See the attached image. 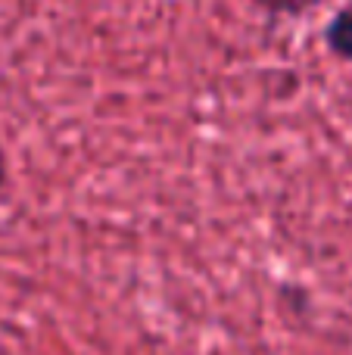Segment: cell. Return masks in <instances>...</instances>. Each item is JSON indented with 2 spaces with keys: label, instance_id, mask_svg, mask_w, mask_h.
<instances>
[{
  "label": "cell",
  "instance_id": "3",
  "mask_svg": "<svg viewBox=\"0 0 352 355\" xmlns=\"http://www.w3.org/2000/svg\"><path fill=\"white\" fill-rule=\"evenodd\" d=\"M3 184H6V153L0 147V190H3Z\"/></svg>",
  "mask_w": 352,
  "mask_h": 355
},
{
  "label": "cell",
  "instance_id": "1",
  "mask_svg": "<svg viewBox=\"0 0 352 355\" xmlns=\"http://www.w3.org/2000/svg\"><path fill=\"white\" fill-rule=\"evenodd\" d=\"M324 47L343 62H352V3L337 10L324 28Z\"/></svg>",
  "mask_w": 352,
  "mask_h": 355
},
{
  "label": "cell",
  "instance_id": "2",
  "mask_svg": "<svg viewBox=\"0 0 352 355\" xmlns=\"http://www.w3.org/2000/svg\"><path fill=\"white\" fill-rule=\"evenodd\" d=\"M249 3L265 10L268 16H303V12H309L322 0H249Z\"/></svg>",
  "mask_w": 352,
  "mask_h": 355
}]
</instances>
